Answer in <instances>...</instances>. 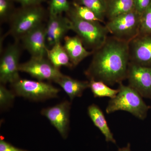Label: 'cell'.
<instances>
[{
  "label": "cell",
  "mask_w": 151,
  "mask_h": 151,
  "mask_svg": "<svg viewBox=\"0 0 151 151\" xmlns=\"http://www.w3.org/2000/svg\"><path fill=\"white\" fill-rule=\"evenodd\" d=\"M55 83L62 88L71 101L76 97H81L84 90L89 88V81H80L64 74Z\"/></svg>",
  "instance_id": "obj_16"
},
{
  "label": "cell",
  "mask_w": 151,
  "mask_h": 151,
  "mask_svg": "<svg viewBox=\"0 0 151 151\" xmlns=\"http://www.w3.org/2000/svg\"><path fill=\"white\" fill-rule=\"evenodd\" d=\"M71 103L67 100L51 107L44 108L41 113L46 117L63 139L68 136Z\"/></svg>",
  "instance_id": "obj_9"
},
{
  "label": "cell",
  "mask_w": 151,
  "mask_h": 151,
  "mask_svg": "<svg viewBox=\"0 0 151 151\" xmlns=\"http://www.w3.org/2000/svg\"><path fill=\"white\" fill-rule=\"evenodd\" d=\"M19 69L40 81L46 80L55 83L63 75L45 57H31L28 61L20 64Z\"/></svg>",
  "instance_id": "obj_7"
},
{
  "label": "cell",
  "mask_w": 151,
  "mask_h": 151,
  "mask_svg": "<svg viewBox=\"0 0 151 151\" xmlns=\"http://www.w3.org/2000/svg\"><path fill=\"white\" fill-rule=\"evenodd\" d=\"M69 12L84 20L102 22L93 11L85 6L73 1Z\"/></svg>",
  "instance_id": "obj_21"
},
{
  "label": "cell",
  "mask_w": 151,
  "mask_h": 151,
  "mask_svg": "<svg viewBox=\"0 0 151 151\" xmlns=\"http://www.w3.org/2000/svg\"><path fill=\"white\" fill-rule=\"evenodd\" d=\"M12 0H0V19L5 21L11 15Z\"/></svg>",
  "instance_id": "obj_25"
},
{
  "label": "cell",
  "mask_w": 151,
  "mask_h": 151,
  "mask_svg": "<svg viewBox=\"0 0 151 151\" xmlns=\"http://www.w3.org/2000/svg\"><path fill=\"white\" fill-rule=\"evenodd\" d=\"M20 51L18 44L8 47L0 60V81L1 84H13L19 79V59Z\"/></svg>",
  "instance_id": "obj_8"
},
{
  "label": "cell",
  "mask_w": 151,
  "mask_h": 151,
  "mask_svg": "<svg viewBox=\"0 0 151 151\" xmlns=\"http://www.w3.org/2000/svg\"><path fill=\"white\" fill-rule=\"evenodd\" d=\"M134 10L142 15L151 4V0H134Z\"/></svg>",
  "instance_id": "obj_26"
},
{
  "label": "cell",
  "mask_w": 151,
  "mask_h": 151,
  "mask_svg": "<svg viewBox=\"0 0 151 151\" xmlns=\"http://www.w3.org/2000/svg\"><path fill=\"white\" fill-rule=\"evenodd\" d=\"M89 88L91 89L94 97H108L112 99L116 97L119 89H113L102 81L90 80Z\"/></svg>",
  "instance_id": "obj_19"
},
{
  "label": "cell",
  "mask_w": 151,
  "mask_h": 151,
  "mask_svg": "<svg viewBox=\"0 0 151 151\" xmlns=\"http://www.w3.org/2000/svg\"><path fill=\"white\" fill-rule=\"evenodd\" d=\"M71 30L76 34L87 49L94 51L105 43L109 33L105 25L100 22H91L79 19L68 12Z\"/></svg>",
  "instance_id": "obj_3"
},
{
  "label": "cell",
  "mask_w": 151,
  "mask_h": 151,
  "mask_svg": "<svg viewBox=\"0 0 151 151\" xmlns=\"http://www.w3.org/2000/svg\"><path fill=\"white\" fill-rule=\"evenodd\" d=\"M63 39V47L73 67L77 66L86 58L93 54V51L88 50L78 36H66Z\"/></svg>",
  "instance_id": "obj_14"
},
{
  "label": "cell",
  "mask_w": 151,
  "mask_h": 151,
  "mask_svg": "<svg viewBox=\"0 0 151 151\" xmlns=\"http://www.w3.org/2000/svg\"><path fill=\"white\" fill-rule=\"evenodd\" d=\"M11 84L16 95L35 101H44L55 98L60 90L43 81L20 78Z\"/></svg>",
  "instance_id": "obj_6"
},
{
  "label": "cell",
  "mask_w": 151,
  "mask_h": 151,
  "mask_svg": "<svg viewBox=\"0 0 151 151\" xmlns=\"http://www.w3.org/2000/svg\"><path fill=\"white\" fill-rule=\"evenodd\" d=\"M140 34L151 35V4L141 15Z\"/></svg>",
  "instance_id": "obj_24"
},
{
  "label": "cell",
  "mask_w": 151,
  "mask_h": 151,
  "mask_svg": "<svg viewBox=\"0 0 151 151\" xmlns=\"http://www.w3.org/2000/svg\"><path fill=\"white\" fill-rule=\"evenodd\" d=\"M70 30L71 22L68 17H63L62 15H49L46 27L47 43L51 47L55 44L60 42Z\"/></svg>",
  "instance_id": "obj_13"
},
{
  "label": "cell",
  "mask_w": 151,
  "mask_h": 151,
  "mask_svg": "<svg viewBox=\"0 0 151 151\" xmlns=\"http://www.w3.org/2000/svg\"><path fill=\"white\" fill-rule=\"evenodd\" d=\"M45 12L40 5L22 7L12 17L10 28L7 35L16 40L22 37L42 23Z\"/></svg>",
  "instance_id": "obj_4"
},
{
  "label": "cell",
  "mask_w": 151,
  "mask_h": 151,
  "mask_svg": "<svg viewBox=\"0 0 151 151\" xmlns=\"http://www.w3.org/2000/svg\"><path fill=\"white\" fill-rule=\"evenodd\" d=\"M88 114L94 126L97 127L105 137L108 142L116 144V141L111 132L104 113L96 104H92L88 107Z\"/></svg>",
  "instance_id": "obj_15"
},
{
  "label": "cell",
  "mask_w": 151,
  "mask_h": 151,
  "mask_svg": "<svg viewBox=\"0 0 151 151\" xmlns=\"http://www.w3.org/2000/svg\"><path fill=\"white\" fill-rule=\"evenodd\" d=\"M118 151H132L131 149V145L130 143H128L126 147L119 148Z\"/></svg>",
  "instance_id": "obj_29"
},
{
  "label": "cell",
  "mask_w": 151,
  "mask_h": 151,
  "mask_svg": "<svg viewBox=\"0 0 151 151\" xmlns=\"http://www.w3.org/2000/svg\"><path fill=\"white\" fill-rule=\"evenodd\" d=\"M119 92L111 99L106 108L107 114L119 111L129 112L140 120L147 118L150 107L144 102L142 97L131 86L122 82L119 84Z\"/></svg>",
  "instance_id": "obj_2"
},
{
  "label": "cell",
  "mask_w": 151,
  "mask_h": 151,
  "mask_svg": "<svg viewBox=\"0 0 151 151\" xmlns=\"http://www.w3.org/2000/svg\"><path fill=\"white\" fill-rule=\"evenodd\" d=\"M46 56L55 67L60 69L61 66L72 68L73 64L61 42L55 44L50 49L47 50Z\"/></svg>",
  "instance_id": "obj_17"
},
{
  "label": "cell",
  "mask_w": 151,
  "mask_h": 151,
  "mask_svg": "<svg viewBox=\"0 0 151 151\" xmlns=\"http://www.w3.org/2000/svg\"><path fill=\"white\" fill-rule=\"evenodd\" d=\"M130 62L151 67V35L139 34L129 42Z\"/></svg>",
  "instance_id": "obj_11"
},
{
  "label": "cell",
  "mask_w": 151,
  "mask_h": 151,
  "mask_svg": "<svg viewBox=\"0 0 151 151\" xmlns=\"http://www.w3.org/2000/svg\"><path fill=\"white\" fill-rule=\"evenodd\" d=\"M21 5L22 7L40 5L45 0H12Z\"/></svg>",
  "instance_id": "obj_28"
},
{
  "label": "cell",
  "mask_w": 151,
  "mask_h": 151,
  "mask_svg": "<svg viewBox=\"0 0 151 151\" xmlns=\"http://www.w3.org/2000/svg\"><path fill=\"white\" fill-rule=\"evenodd\" d=\"M134 10V0H107L106 18L109 20Z\"/></svg>",
  "instance_id": "obj_18"
},
{
  "label": "cell",
  "mask_w": 151,
  "mask_h": 151,
  "mask_svg": "<svg viewBox=\"0 0 151 151\" xmlns=\"http://www.w3.org/2000/svg\"><path fill=\"white\" fill-rule=\"evenodd\" d=\"M92 55L91 63L84 73L89 80L102 81L113 86L127 79L130 63L129 42L108 36Z\"/></svg>",
  "instance_id": "obj_1"
},
{
  "label": "cell",
  "mask_w": 151,
  "mask_h": 151,
  "mask_svg": "<svg viewBox=\"0 0 151 151\" xmlns=\"http://www.w3.org/2000/svg\"><path fill=\"white\" fill-rule=\"evenodd\" d=\"M21 40L24 48L32 57H45L46 56V27L42 24L24 36Z\"/></svg>",
  "instance_id": "obj_12"
},
{
  "label": "cell",
  "mask_w": 151,
  "mask_h": 151,
  "mask_svg": "<svg viewBox=\"0 0 151 151\" xmlns=\"http://www.w3.org/2000/svg\"><path fill=\"white\" fill-rule=\"evenodd\" d=\"M0 151H29L15 147L4 140L1 137L0 139Z\"/></svg>",
  "instance_id": "obj_27"
},
{
  "label": "cell",
  "mask_w": 151,
  "mask_h": 151,
  "mask_svg": "<svg viewBox=\"0 0 151 151\" xmlns=\"http://www.w3.org/2000/svg\"><path fill=\"white\" fill-rule=\"evenodd\" d=\"M71 6L68 0H50L49 15H59L63 12L68 13L70 11Z\"/></svg>",
  "instance_id": "obj_22"
},
{
  "label": "cell",
  "mask_w": 151,
  "mask_h": 151,
  "mask_svg": "<svg viewBox=\"0 0 151 151\" xmlns=\"http://www.w3.org/2000/svg\"><path fill=\"white\" fill-rule=\"evenodd\" d=\"M127 79L129 86L142 97L151 100V67L130 62Z\"/></svg>",
  "instance_id": "obj_10"
},
{
  "label": "cell",
  "mask_w": 151,
  "mask_h": 151,
  "mask_svg": "<svg viewBox=\"0 0 151 151\" xmlns=\"http://www.w3.org/2000/svg\"><path fill=\"white\" fill-rule=\"evenodd\" d=\"M79 4L85 6L97 15L102 22L106 18L107 0H75Z\"/></svg>",
  "instance_id": "obj_20"
},
{
  "label": "cell",
  "mask_w": 151,
  "mask_h": 151,
  "mask_svg": "<svg viewBox=\"0 0 151 151\" xmlns=\"http://www.w3.org/2000/svg\"><path fill=\"white\" fill-rule=\"evenodd\" d=\"M16 94L1 84L0 85V106L1 108L9 107L14 102Z\"/></svg>",
  "instance_id": "obj_23"
},
{
  "label": "cell",
  "mask_w": 151,
  "mask_h": 151,
  "mask_svg": "<svg viewBox=\"0 0 151 151\" xmlns=\"http://www.w3.org/2000/svg\"><path fill=\"white\" fill-rule=\"evenodd\" d=\"M141 17L134 10L108 20L105 25L112 36L129 42L140 34Z\"/></svg>",
  "instance_id": "obj_5"
}]
</instances>
